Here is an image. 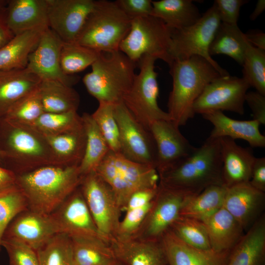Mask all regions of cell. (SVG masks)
<instances>
[{
    "instance_id": "6da1fadb",
    "label": "cell",
    "mask_w": 265,
    "mask_h": 265,
    "mask_svg": "<svg viewBox=\"0 0 265 265\" xmlns=\"http://www.w3.org/2000/svg\"><path fill=\"white\" fill-rule=\"evenodd\" d=\"M28 210L50 215L80 186L79 165H49L16 174Z\"/></svg>"
},
{
    "instance_id": "7a4b0ae2",
    "label": "cell",
    "mask_w": 265,
    "mask_h": 265,
    "mask_svg": "<svg viewBox=\"0 0 265 265\" xmlns=\"http://www.w3.org/2000/svg\"><path fill=\"white\" fill-rule=\"evenodd\" d=\"M169 67L173 82L167 112L170 121L180 127L194 116L193 104L206 86L222 76L206 59L197 55L174 60Z\"/></svg>"
},
{
    "instance_id": "3957f363",
    "label": "cell",
    "mask_w": 265,
    "mask_h": 265,
    "mask_svg": "<svg viewBox=\"0 0 265 265\" xmlns=\"http://www.w3.org/2000/svg\"><path fill=\"white\" fill-rule=\"evenodd\" d=\"M0 150L4 167L15 174L59 164L45 136L29 124L0 119Z\"/></svg>"
},
{
    "instance_id": "277c9868",
    "label": "cell",
    "mask_w": 265,
    "mask_h": 265,
    "mask_svg": "<svg viewBox=\"0 0 265 265\" xmlns=\"http://www.w3.org/2000/svg\"><path fill=\"white\" fill-rule=\"evenodd\" d=\"M222 167L219 138L209 136L188 157L159 174V183L197 194L210 186L222 185Z\"/></svg>"
},
{
    "instance_id": "5b68a950",
    "label": "cell",
    "mask_w": 265,
    "mask_h": 265,
    "mask_svg": "<svg viewBox=\"0 0 265 265\" xmlns=\"http://www.w3.org/2000/svg\"><path fill=\"white\" fill-rule=\"evenodd\" d=\"M135 65L119 50L101 52L82 81L88 93L99 102L117 104L122 102L132 85Z\"/></svg>"
},
{
    "instance_id": "8992f818",
    "label": "cell",
    "mask_w": 265,
    "mask_h": 265,
    "mask_svg": "<svg viewBox=\"0 0 265 265\" xmlns=\"http://www.w3.org/2000/svg\"><path fill=\"white\" fill-rule=\"evenodd\" d=\"M131 21L115 1L96 0L76 42L99 52L118 51Z\"/></svg>"
},
{
    "instance_id": "52a82bcc",
    "label": "cell",
    "mask_w": 265,
    "mask_h": 265,
    "mask_svg": "<svg viewBox=\"0 0 265 265\" xmlns=\"http://www.w3.org/2000/svg\"><path fill=\"white\" fill-rule=\"evenodd\" d=\"M95 171L109 186L123 211L130 196L142 189L157 187L156 169L109 151Z\"/></svg>"
},
{
    "instance_id": "ba28073f",
    "label": "cell",
    "mask_w": 265,
    "mask_h": 265,
    "mask_svg": "<svg viewBox=\"0 0 265 265\" xmlns=\"http://www.w3.org/2000/svg\"><path fill=\"white\" fill-rule=\"evenodd\" d=\"M171 35L172 30L157 17L135 18L132 20L129 32L119 50L136 64L143 56L148 55L170 66L173 62L170 54Z\"/></svg>"
},
{
    "instance_id": "9c48e42d",
    "label": "cell",
    "mask_w": 265,
    "mask_h": 265,
    "mask_svg": "<svg viewBox=\"0 0 265 265\" xmlns=\"http://www.w3.org/2000/svg\"><path fill=\"white\" fill-rule=\"evenodd\" d=\"M157 59L145 55L139 61V72L135 74L132 85L123 99V103L135 119L149 130L155 121L169 120L167 112L159 106V88L155 70Z\"/></svg>"
},
{
    "instance_id": "30bf717a",
    "label": "cell",
    "mask_w": 265,
    "mask_h": 265,
    "mask_svg": "<svg viewBox=\"0 0 265 265\" xmlns=\"http://www.w3.org/2000/svg\"><path fill=\"white\" fill-rule=\"evenodd\" d=\"M221 21L215 4L194 24L172 30L170 54L174 60H184L197 55L209 61L222 76L229 75L210 55L209 49Z\"/></svg>"
},
{
    "instance_id": "8fae6325",
    "label": "cell",
    "mask_w": 265,
    "mask_h": 265,
    "mask_svg": "<svg viewBox=\"0 0 265 265\" xmlns=\"http://www.w3.org/2000/svg\"><path fill=\"white\" fill-rule=\"evenodd\" d=\"M80 188L101 237H116L121 209L109 186L95 171L83 176Z\"/></svg>"
},
{
    "instance_id": "7c38bea8",
    "label": "cell",
    "mask_w": 265,
    "mask_h": 265,
    "mask_svg": "<svg viewBox=\"0 0 265 265\" xmlns=\"http://www.w3.org/2000/svg\"><path fill=\"white\" fill-rule=\"evenodd\" d=\"M113 113L119 130L120 154L156 168L157 148L150 131L135 119L123 102L113 105Z\"/></svg>"
},
{
    "instance_id": "4fadbf2b",
    "label": "cell",
    "mask_w": 265,
    "mask_h": 265,
    "mask_svg": "<svg viewBox=\"0 0 265 265\" xmlns=\"http://www.w3.org/2000/svg\"><path fill=\"white\" fill-rule=\"evenodd\" d=\"M250 87L242 78L221 76L206 86L195 101L193 111L202 115L226 110L243 115L245 95Z\"/></svg>"
},
{
    "instance_id": "5bb4252c",
    "label": "cell",
    "mask_w": 265,
    "mask_h": 265,
    "mask_svg": "<svg viewBox=\"0 0 265 265\" xmlns=\"http://www.w3.org/2000/svg\"><path fill=\"white\" fill-rule=\"evenodd\" d=\"M193 194L165 186L159 184L153 205L145 222L135 237L160 238L180 216L188 198Z\"/></svg>"
},
{
    "instance_id": "9a60e30c",
    "label": "cell",
    "mask_w": 265,
    "mask_h": 265,
    "mask_svg": "<svg viewBox=\"0 0 265 265\" xmlns=\"http://www.w3.org/2000/svg\"><path fill=\"white\" fill-rule=\"evenodd\" d=\"M49 28L63 42H76L93 10L94 0H46Z\"/></svg>"
},
{
    "instance_id": "2e32d148",
    "label": "cell",
    "mask_w": 265,
    "mask_h": 265,
    "mask_svg": "<svg viewBox=\"0 0 265 265\" xmlns=\"http://www.w3.org/2000/svg\"><path fill=\"white\" fill-rule=\"evenodd\" d=\"M63 41L50 28L43 31L37 47L30 54L26 68L41 80H55L72 86L79 80L75 75H66L60 65Z\"/></svg>"
},
{
    "instance_id": "e0dca14e",
    "label": "cell",
    "mask_w": 265,
    "mask_h": 265,
    "mask_svg": "<svg viewBox=\"0 0 265 265\" xmlns=\"http://www.w3.org/2000/svg\"><path fill=\"white\" fill-rule=\"evenodd\" d=\"M169 120L154 122L150 131L157 148L156 169L159 174L175 166L188 157L196 147Z\"/></svg>"
},
{
    "instance_id": "ac0fdd59",
    "label": "cell",
    "mask_w": 265,
    "mask_h": 265,
    "mask_svg": "<svg viewBox=\"0 0 265 265\" xmlns=\"http://www.w3.org/2000/svg\"><path fill=\"white\" fill-rule=\"evenodd\" d=\"M50 215L59 233L70 237H95L105 240L98 232L80 186Z\"/></svg>"
},
{
    "instance_id": "d6986e66",
    "label": "cell",
    "mask_w": 265,
    "mask_h": 265,
    "mask_svg": "<svg viewBox=\"0 0 265 265\" xmlns=\"http://www.w3.org/2000/svg\"><path fill=\"white\" fill-rule=\"evenodd\" d=\"M57 233L58 229L50 215L27 209L12 220L2 239L19 241L36 251Z\"/></svg>"
},
{
    "instance_id": "ffe728a7",
    "label": "cell",
    "mask_w": 265,
    "mask_h": 265,
    "mask_svg": "<svg viewBox=\"0 0 265 265\" xmlns=\"http://www.w3.org/2000/svg\"><path fill=\"white\" fill-rule=\"evenodd\" d=\"M265 192L249 182L226 188L223 207L247 231L263 214Z\"/></svg>"
},
{
    "instance_id": "44dd1931",
    "label": "cell",
    "mask_w": 265,
    "mask_h": 265,
    "mask_svg": "<svg viewBox=\"0 0 265 265\" xmlns=\"http://www.w3.org/2000/svg\"><path fill=\"white\" fill-rule=\"evenodd\" d=\"M109 245L117 261L122 265H168L160 238H115Z\"/></svg>"
},
{
    "instance_id": "7402d4cb",
    "label": "cell",
    "mask_w": 265,
    "mask_h": 265,
    "mask_svg": "<svg viewBox=\"0 0 265 265\" xmlns=\"http://www.w3.org/2000/svg\"><path fill=\"white\" fill-rule=\"evenodd\" d=\"M222 185L226 188L249 182L256 157L251 148L238 145L228 137L219 138Z\"/></svg>"
},
{
    "instance_id": "603a6c76",
    "label": "cell",
    "mask_w": 265,
    "mask_h": 265,
    "mask_svg": "<svg viewBox=\"0 0 265 265\" xmlns=\"http://www.w3.org/2000/svg\"><path fill=\"white\" fill-rule=\"evenodd\" d=\"M168 265H227L230 251L217 252L187 245L170 229L160 238Z\"/></svg>"
},
{
    "instance_id": "cb8c5ba5",
    "label": "cell",
    "mask_w": 265,
    "mask_h": 265,
    "mask_svg": "<svg viewBox=\"0 0 265 265\" xmlns=\"http://www.w3.org/2000/svg\"><path fill=\"white\" fill-rule=\"evenodd\" d=\"M5 17L8 28L14 35L49 28L46 0H8Z\"/></svg>"
},
{
    "instance_id": "d4e9b609",
    "label": "cell",
    "mask_w": 265,
    "mask_h": 265,
    "mask_svg": "<svg viewBox=\"0 0 265 265\" xmlns=\"http://www.w3.org/2000/svg\"><path fill=\"white\" fill-rule=\"evenodd\" d=\"M202 116L213 126L209 136L212 138L228 137L234 140L241 139L247 141L252 147H265V136L261 133L260 124L256 120L233 119L220 111L209 112Z\"/></svg>"
},
{
    "instance_id": "484cf974",
    "label": "cell",
    "mask_w": 265,
    "mask_h": 265,
    "mask_svg": "<svg viewBox=\"0 0 265 265\" xmlns=\"http://www.w3.org/2000/svg\"><path fill=\"white\" fill-rule=\"evenodd\" d=\"M201 222L211 249L217 252L230 251L244 234L243 227L223 207Z\"/></svg>"
},
{
    "instance_id": "4316f807",
    "label": "cell",
    "mask_w": 265,
    "mask_h": 265,
    "mask_svg": "<svg viewBox=\"0 0 265 265\" xmlns=\"http://www.w3.org/2000/svg\"><path fill=\"white\" fill-rule=\"evenodd\" d=\"M265 216L262 214L231 250L227 265H265Z\"/></svg>"
},
{
    "instance_id": "83f0119b",
    "label": "cell",
    "mask_w": 265,
    "mask_h": 265,
    "mask_svg": "<svg viewBox=\"0 0 265 265\" xmlns=\"http://www.w3.org/2000/svg\"><path fill=\"white\" fill-rule=\"evenodd\" d=\"M41 81L26 68L0 70V119L17 102L36 90Z\"/></svg>"
},
{
    "instance_id": "f1b7e54d",
    "label": "cell",
    "mask_w": 265,
    "mask_h": 265,
    "mask_svg": "<svg viewBox=\"0 0 265 265\" xmlns=\"http://www.w3.org/2000/svg\"><path fill=\"white\" fill-rule=\"evenodd\" d=\"M152 6L151 15L160 19L171 30L190 26L202 16L191 0L152 1Z\"/></svg>"
},
{
    "instance_id": "f546056e",
    "label": "cell",
    "mask_w": 265,
    "mask_h": 265,
    "mask_svg": "<svg viewBox=\"0 0 265 265\" xmlns=\"http://www.w3.org/2000/svg\"><path fill=\"white\" fill-rule=\"evenodd\" d=\"M59 164L79 165L85 150L86 135L83 126L57 134H43Z\"/></svg>"
},
{
    "instance_id": "4dcf8cb0",
    "label": "cell",
    "mask_w": 265,
    "mask_h": 265,
    "mask_svg": "<svg viewBox=\"0 0 265 265\" xmlns=\"http://www.w3.org/2000/svg\"><path fill=\"white\" fill-rule=\"evenodd\" d=\"M44 30H32L14 35L0 49V70L26 68L28 57Z\"/></svg>"
},
{
    "instance_id": "1f68e13d",
    "label": "cell",
    "mask_w": 265,
    "mask_h": 265,
    "mask_svg": "<svg viewBox=\"0 0 265 265\" xmlns=\"http://www.w3.org/2000/svg\"><path fill=\"white\" fill-rule=\"evenodd\" d=\"M70 238L74 265H116L113 252L103 239L90 236Z\"/></svg>"
},
{
    "instance_id": "d6a6232c",
    "label": "cell",
    "mask_w": 265,
    "mask_h": 265,
    "mask_svg": "<svg viewBox=\"0 0 265 265\" xmlns=\"http://www.w3.org/2000/svg\"><path fill=\"white\" fill-rule=\"evenodd\" d=\"M38 91L44 112L77 111L80 97L72 86L55 80H41Z\"/></svg>"
},
{
    "instance_id": "836d02e7",
    "label": "cell",
    "mask_w": 265,
    "mask_h": 265,
    "mask_svg": "<svg viewBox=\"0 0 265 265\" xmlns=\"http://www.w3.org/2000/svg\"><path fill=\"white\" fill-rule=\"evenodd\" d=\"M86 135L85 150L79 166L82 176L94 171L110 149L91 114L84 112L81 116Z\"/></svg>"
},
{
    "instance_id": "e575fe53",
    "label": "cell",
    "mask_w": 265,
    "mask_h": 265,
    "mask_svg": "<svg viewBox=\"0 0 265 265\" xmlns=\"http://www.w3.org/2000/svg\"><path fill=\"white\" fill-rule=\"evenodd\" d=\"M249 42L238 25L220 23L210 45V55L225 54L242 66Z\"/></svg>"
},
{
    "instance_id": "d590c367",
    "label": "cell",
    "mask_w": 265,
    "mask_h": 265,
    "mask_svg": "<svg viewBox=\"0 0 265 265\" xmlns=\"http://www.w3.org/2000/svg\"><path fill=\"white\" fill-rule=\"evenodd\" d=\"M226 188L212 186L191 196L184 206L180 215L202 221L223 207Z\"/></svg>"
},
{
    "instance_id": "8d00e7d4",
    "label": "cell",
    "mask_w": 265,
    "mask_h": 265,
    "mask_svg": "<svg viewBox=\"0 0 265 265\" xmlns=\"http://www.w3.org/2000/svg\"><path fill=\"white\" fill-rule=\"evenodd\" d=\"M101 52L76 42H63L60 52V65L66 75H74L91 66Z\"/></svg>"
},
{
    "instance_id": "74e56055",
    "label": "cell",
    "mask_w": 265,
    "mask_h": 265,
    "mask_svg": "<svg viewBox=\"0 0 265 265\" xmlns=\"http://www.w3.org/2000/svg\"><path fill=\"white\" fill-rule=\"evenodd\" d=\"M40 265H74L71 238L57 233L36 251Z\"/></svg>"
},
{
    "instance_id": "f35d334b",
    "label": "cell",
    "mask_w": 265,
    "mask_h": 265,
    "mask_svg": "<svg viewBox=\"0 0 265 265\" xmlns=\"http://www.w3.org/2000/svg\"><path fill=\"white\" fill-rule=\"evenodd\" d=\"M43 134H57L68 132L82 126L81 116L77 111L62 113H43L30 124Z\"/></svg>"
},
{
    "instance_id": "ab89813d",
    "label": "cell",
    "mask_w": 265,
    "mask_h": 265,
    "mask_svg": "<svg viewBox=\"0 0 265 265\" xmlns=\"http://www.w3.org/2000/svg\"><path fill=\"white\" fill-rule=\"evenodd\" d=\"M169 229L187 245L202 250L212 249L205 227L200 220L180 215Z\"/></svg>"
},
{
    "instance_id": "60d3db41",
    "label": "cell",
    "mask_w": 265,
    "mask_h": 265,
    "mask_svg": "<svg viewBox=\"0 0 265 265\" xmlns=\"http://www.w3.org/2000/svg\"><path fill=\"white\" fill-rule=\"evenodd\" d=\"M242 78L250 86L265 95V52L249 43L242 65Z\"/></svg>"
},
{
    "instance_id": "b9f144b4",
    "label": "cell",
    "mask_w": 265,
    "mask_h": 265,
    "mask_svg": "<svg viewBox=\"0 0 265 265\" xmlns=\"http://www.w3.org/2000/svg\"><path fill=\"white\" fill-rule=\"evenodd\" d=\"M43 113L38 87L17 102L1 118L12 122L30 125Z\"/></svg>"
},
{
    "instance_id": "7bdbcfd3",
    "label": "cell",
    "mask_w": 265,
    "mask_h": 265,
    "mask_svg": "<svg viewBox=\"0 0 265 265\" xmlns=\"http://www.w3.org/2000/svg\"><path fill=\"white\" fill-rule=\"evenodd\" d=\"M110 151L120 154L118 126L113 113V105L99 102V106L91 114Z\"/></svg>"
},
{
    "instance_id": "ee69618b",
    "label": "cell",
    "mask_w": 265,
    "mask_h": 265,
    "mask_svg": "<svg viewBox=\"0 0 265 265\" xmlns=\"http://www.w3.org/2000/svg\"><path fill=\"white\" fill-rule=\"evenodd\" d=\"M27 209L26 198L16 185L0 191V251L7 227L17 214Z\"/></svg>"
},
{
    "instance_id": "f6af8a7d",
    "label": "cell",
    "mask_w": 265,
    "mask_h": 265,
    "mask_svg": "<svg viewBox=\"0 0 265 265\" xmlns=\"http://www.w3.org/2000/svg\"><path fill=\"white\" fill-rule=\"evenodd\" d=\"M153 201L143 207L126 211L125 217L120 221L115 238L124 239L136 237L145 222Z\"/></svg>"
},
{
    "instance_id": "bcb514c9",
    "label": "cell",
    "mask_w": 265,
    "mask_h": 265,
    "mask_svg": "<svg viewBox=\"0 0 265 265\" xmlns=\"http://www.w3.org/2000/svg\"><path fill=\"white\" fill-rule=\"evenodd\" d=\"M1 245L7 253L9 265H40L36 251L26 245L3 239Z\"/></svg>"
},
{
    "instance_id": "7dc6e473",
    "label": "cell",
    "mask_w": 265,
    "mask_h": 265,
    "mask_svg": "<svg viewBox=\"0 0 265 265\" xmlns=\"http://www.w3.org/2000/svg\"><path fill=\"white\" fill-rule=\"evenodd\" d=\"M247 2L246 0H215L213 3L221 23L238 25L240 8Z\"/></svg>"
},
{
    "instance_id": "c3c4849f",
    "label": "cell",
    "mask_w": 265,
    "mask_h": 265,
    "mask_svg": "<svg viewBox=\"0 0 265 265\" xmlns=\"http://www.w3.org/2000/svg\"><path fill=\"white\" fill-rule=\"evenodd\" d=\"M119 7L131 19L151 15L153 6L151 0H117Z\"/></svg>"
},
{
    "instance_id": "681fc988",
    "label": "cell",
    "mask_w": 265,
    "mask_h": 265,
    "mask_svg": "<svg viewBox=\"0 0 265 265\" xmlns=\"http://www.w3.org/2000/svg\"><path fill=\"white\" fill-rule=\"evenodd\" d=\"M250 107L253 120L257 121L260 125L265 124V95L256 91L247 92L245 98Z\"/></svg>"
},
{
    "instance_id": "f907efd6",
    "label": "cell",
    "mask_w": 265,
    "mask_h": 265,
    "mask_svg": "<svg viewBox=\"0 0 265 265\" xmlns=\"http://www.w3.org/2000/svg\"><path fill=\"white\" fill-rule=\"evenodd\" d=\"M158 186L140 189L133 193L128 199L123 211L140 208L152 202L157 193Z\"/></svg>"
},
{
    "instance_id": "816d5d0a",
    "label": "cell",
    "mask_w": 265,
    "mask_h": 265,
    "mask_svg": "<svg viewBox=\"0 0 265 265\" xmlns=\"http://www.w3.org/2000/svg\"><path fill=\"white\" fill-rule=\"evenodd\" d=\"M249 183L256 189L265 192V157L256 158Z\"/></svg>"
},
{
    "instance_id": "f5cc1de1",
    "label": "cell",
    "mask_w": 265,
    "mask_h": 265,
    "mask_svg": "<svg viewBox=\"0 0 265 265\" xmlns=\"http://www.w3.org/2000/svg\"><path fill=\"white\" fill-rule=\"evenodd\" d=\"M5 8L6 7L0 11V49L9 42L14 36L6 23Z\"/></svg>"
},
{
    "instance_id": "db71d44e",
    "label": "cell",
    "mask_w": 265,
    "mask_h": 265,
    "mask_svg": "<svg viewBox=\"0 0 265 265\" xmlns=\"http://www.w3.org/2000/svg\"><path fill=\"white\" fill-rule=\"evenodd\" d=\"M16 174L0 165V191L16 185Z\"/></svg>"
},
{
    "instance_id": "11a10c76",
    "label": "cell",
    "mask_w": 265,
    "mask_h": 265,
    "mask_svg": "<svg viewBox=\"0 0 265 265\" xmlns=\"http://www.w3.org/2000/svg\"><path fill=\"white\" fill-rule=\"evenodd\" d=\"M249 43L254 47L265 51V34L260 31L252 30L244 33Z\"/></svg>"
},
{
    "instance_id": "9f6ffc18",
    "label": "cell",
    "mask_w": 265,
    "mask_h": 265,
    "mask_svg": "<svg viewBox=\"0 0 265 265\" xmlns=\"http://www.w3.org/2000/svg\"><path fill=\"white\" fill-rule=\"evenodd\" d=\"M265 9V0H259L256 5L255 8L250 16L251 20H255Z\"/></svg>"
},
{
    "instance_id": "6f0895ef",
    "label": "cell",
    "mask_w": 265,
    "mask_h": 265,
    "mask_svg": "<svg viewBox=\"0 0 265 265\" xmlns=\"http://www.w3.org/2000/svg\"><path fill=\"white\" fill-rule=\"evenodd\" d=\"M7 2L8 0H0V11L6 7Z\"/></svg>"
},
{
    "instance_id": "680465c9",
    "label": "cell",
    "mask_w": 265,
    "mask_h": 265,
    "mask_svg": "<svg viewBox=\"0 0 265 265\" xmlns=\"http://www.w3.org/2000/svg\"><path fill=\"white\" fill-rule=\"evenodd\" d=\"M4 156L0 150V165L4 167Z\"/></svg>"
},
{
    "instance_id": "91938a15",
    "label": "cell",
    "mask_w": 265,
    "mask_h": 265,
    "mask_svg": "<svg viewBox=\"0 0 265 265\" xmlns=\"http://www.w3.org/2000/svg\"><path fill=\"white\" fill-rule=\"evenodd\" d=\"M116 265H122L117 261V263H116Z\"/></svg>"
}]
</instances>
